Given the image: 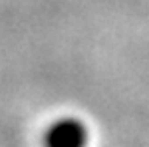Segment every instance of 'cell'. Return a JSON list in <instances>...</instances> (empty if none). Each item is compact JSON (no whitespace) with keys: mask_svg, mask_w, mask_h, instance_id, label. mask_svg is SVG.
Returning a JSON list of instances; mask_svg holds the SVG:
<instances>
[{"mask_svg":"<svg viewBox=\"0 0 149 147\" xmlns=\"http://www.w3.org/2000/svg\"><path fill=\"white\" fill-rule=\"evenodd\" d=\"M42 143L44 147H88L90 131L78 117H60L46 127Z\"/></svg>","mask_w":149,"mask_h":147,"instance_id":"1","label":"cell"}]
</instances>
